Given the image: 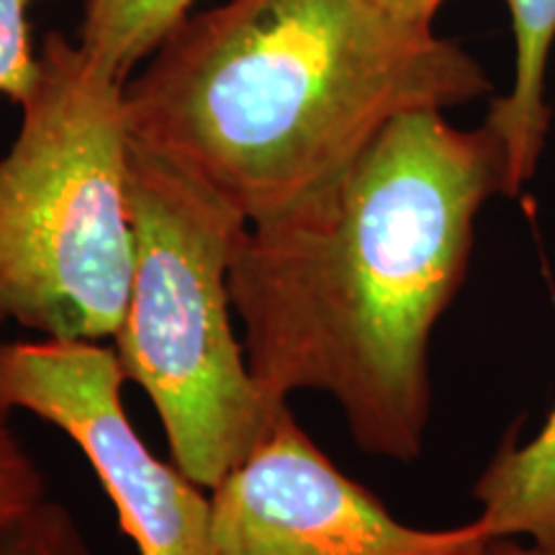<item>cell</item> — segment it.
<instances>
[{"mask_svg": "<svg viewBox=\"0 0 555 555\" xmlns=\"http://www.w3.org/2000/svg\"><path fill=\"white\" fill-rule=\"evenodd\" d=\"M515 41L512 86L489 103L483 124L502 142L506 155L504 196L519 191L538 176L547 131V67L555 47V0H504Z\"/></svg>", "mask_w": 555, "mask_h": 555, "instance_id": "obj_7", "label": "cell"}, {"mask_svg": "<svg viewBox=\"0 0 555 555\" xmlns=\"http://www.w3.org/2000/svg\"><path fill=\"white\" fill-rule=\"evenodd\" d=\"M0 555H90L78 522L60 502L44 499L0 538Z\"/></svg>", "mask_w": 555, "mask_h": 555, "instance_id": "obj_10", "label": "cell"}, {"mask_svg": "<svg viewBox=\"0 0 555 555\" xmlns=\"http://www.w3.org/2000/svg\"><path fill=\"white\" fill-rule=\"evenodd\" d=\"M34 0H0V99L24 103L39 80V54L31 50L29 9Z\"/></svg>", "mask_w": 555, "mask_h": 555, "instance_id": "obj_12", "label": "cell"}, {"mask_svg": "<svg viewBox=\"0 0 555 555\" xmlns=\"http://www.w3.org/2000/svg\"><path fill=\"white\" fill-rule=\"evenodd\" d=\"M474 499L494 538L555 547V404L532 440H504L478 476Z\"/></svg>", "mask_w": 555, "mask_h": 555, "instance_id": "obj_8", "label": "cell"}, {"mask_svg": "<svg viewBox=\"0 0 555 555\" xmlns=\"http://www.w3.org/2000/svg\"><path fill=\"white\" fill-rule=\"evenodd\" d=\"M114 350L82 339H0V414L62 429L99 476L139 555H214L211 491L152 453L124 409Z\"/></svg>", "mask_w": 555, "mask_h": 555, "instance_id": "obj_5", "label": "cell"}, {"mask_svg": "<svg viewBox=\"0 0 555 555\" xmlns=\"http://www.w3.org/2000/svg\"><path fill=\"white\" fill-rule=\"evenodd\" d=\"M446 114L399 116L335 191L247 224L229 270L262 391L327 393L356 446L393 463L425 448L433 332L468 275L478 214L506 189L494 131Z\"/></svg>", "mask_w": 555, "mask_h": 555, "instance_id": "obj_1", "label": "cell"}, {"mask_svg": "<svg viewBox=\"0 0 555 555\" xmlns=\"http://www.w3.org/2000/svg\"><path fill=\"white\" fill-rule=\"evenodd\" d=\"M47 499L37 461L13 435L9 416L0 414V538Z\"/></svg>", "mask_w": 555, "mask_h": 555, "instance_id": "obj_11", "label": "cell"}, {"mask_svg": "<svg viewBox=\"0 0 555 555\" xmlns=\"http://www.w3.org/2000/svg\"><path fill=\"white\" fill-rule=\"evenodd\" d=\"M129 298L114 335L124 380L147 393L170 461L214 491L288 409L253 378L229 270L247 221L131 139Z\"/></svg>", "mask_w": 555, "mask_h": 555, "instance_id": "obj_4", "label": "cell"}, {"mask_svg": "<svg viewBox=\"0 0 555 555\" xmlns=\"http://www.w3.org/2000/svg\"><path fill=\"white\" fill-rule=\"evenodd\" d=\"M196 0H88L80 47L111 73H131L163 44Z\"/></svg>", "mask_w": 555, "mask_h": 555, "instance_id": "obj_9", "label": "cell"}, {"mask_svg": "<svg viewBox=\"0 0 555 555\" xmlns=\"http://www.w3.org/2000/svg\"><path fill=\"white\" fill-rule=\"evenodd\" d=\"M127 80L131 139L260 224L327 196L409 111L486 99L466 47L376 0H227Z\"/></svg>", "mask_w": 555, "mask_h": 555, "instance_id": "obj_2", "label": "cell"}, {"mask_svg": "<svg viewBox=\"0 0 555 555\" xmlns=\"http://www.w3.org/2000/svg\"><path fill=\"white\" fill-rule=\"evenodd\" d=\"M214 555H491L481 519L425 530L401 522L343 474L286 409L211 491Z\"/></svg>", "mask_w": 555, "mask_h": 555, "instance_id": "obj_6", "label": "cell"}, {"mask_svg": "<svg viewBox=\"0 0 555 555\" xmlns=\"http://www.w3.org/2000/svg\"><path fill=\"white\" fill-rule=\"evenodd\" d=\"M376 3L409 26L433 29L437 11L446 0H376Z\"/></svg>", "mask_w": 555, "mask_h": 555, "instance_id": "obj_13", "label": "cell"}, {"mask_svg": "<svg viewBox=\"0 0 555 555\" xmlns=\"http://www.w3.org/2000/svg\"><path fill=\"white\" fill-rule=\"evenodd\" d=\"M491 555H555V547L522 543V538H494Z\"/></svg>", "mask_w": 555, "mask_h": 555, "instance_id": "obj_14", "label": "cell"}, {"mask_svg": "<svg viewBox=\"0 0 555 555\" xmlns=\"http://www.w3.org/2000/svg\"><path fill=\"white\" fill-rule=\"evenodd\" d=\"M39 65L0 157V324L101 343L134 262L127 80L65 34L44 39Z\"/></svg>", "mask_w": 555, "mask_h": 555, "instance_id": "obj_3", "label": "cell"}]
</instances>
